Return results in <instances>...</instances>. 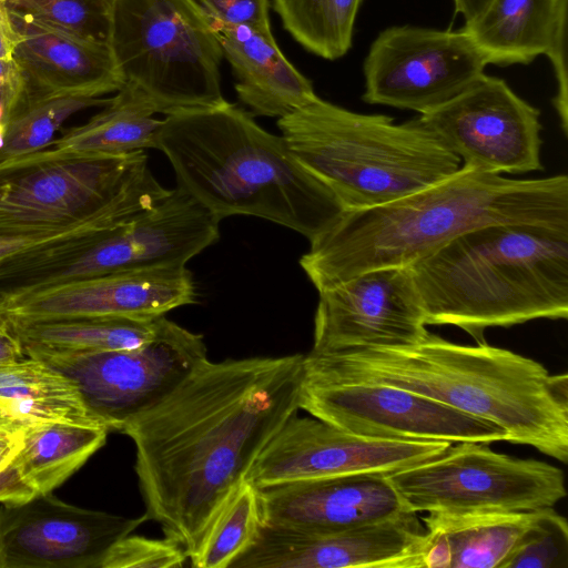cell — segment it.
I'll use <instances>...</instances> for the list:
<instances>
[{
    "mask_svg": "<svg viewBox=\"0 0 568 568\" xmlns=\"http://www.w3.org/2000/svg\"><path fill=\"white\" fill-rule=\"evenodd\" d=\"M34 358L72 379L90 414L121 433L209 361L203 336L164 315L152 338L138 347Z\"/></svg>",
    "mask_w": 568,
    "mask_h": 568,
    "instance_id": "30bf717a",
    "label": "cell"
},
{
    "mask_svg": "<svg viewBox=\"0 0 568 568\" xmlns=\"http://www.w3.org/2000/svg\"><path fill=\"white\" fill-rule=\"evenodd\" d=\"M142 211L141 205H121L58 231L26 236L0 235V296L6 298L24 291L81 255L106 231Z\"/></svg>",
    "mask_w": 568,
    "mask_h": 568,
    "instance_id": "603a6c76",
    "label": "cell"
},
{
    "mask_svg": "<svg viewBox=\"0 0 568 568\" xmlns=\"http://www.w3.org/2000/svg\"><path fill=\"white\" fill-rule=\"evenodd\" d=\"M109 100L75 92L23 93L4 118L0 162L48 148L69 118Z\"/></svg>",
    "mask_w": 568,
    "mask_h": 568,
    "instance_id": "f546056e",
    "label": "cell"
},
{
    "mask_svg": "<svg viewBox=\"0 0 568 568\" xmlns=\"http://www.w3.org/2000/svg\"><path fill=\"white\" fill-rule=\"evenodd\" d=\"M211 19L272 33L270 0H193Z\"/></svg>",
    "mask_w": 568,
    "mask_h": 568,
    "instance_id": "d590c367",
    "label": "cell"
},
{
    "mask_svg": "<svg viewBox=\"0 0 568 568\" xmlns=\"http://www.w3.org/2000/svg\"><path fill=\"white\" fill-rule=\"evenodd\" d=\"M490 224L568 225V178L517 180L462 164L394 201L344 211L300 258L320 290L366 271L408 266L465 232Z\"/></svg>",
    "mask_w": 568,
    "mask_h": 568,
    "instance_id": "3957f363",
    "label": "cell"
},
{
    "mask_svg": "<svg viewBox=\"0 0 568 568\" xmlns=\"http://www.w3.org/2000/svg\"><path fill=\"white\" fill-rule=\"evenodd\" d=\"M148 518L80 508L50 494L0 507V568H101Z\"/></svg>",
    "mask_w": 568,
    "mask_h": 568,
    "instance_id": "e0dca14e",
    "label": "cell"
},
{
    "mask_svg": "<svg viewBox=\"0 0 568 568\" xmlns=\"http://www.w3.org/2000/svg\"><path fill=\"white\" fill-rule=\"evenodd\" d=\"M426 325L485 343L489 327L568 317V225L490 224L408 265Z\"/></svg>",
    "mask_w": 568,
    "mask_h": 568,
    "instance_id": "5b68a950",
    "label": "cell"
},
{
    "mask_svg": "<svg viewBox=\"0 0 568 568\" xmlns=\"http://www.w3.org/2000/svg\"><path fill=\"white\" fill-rule=\"evenodd\" d=\"M419 118L463 164L497 174L544 169L540 111L500 78L484 73Z\"/></svg>",
    "mask_w": 568,
    "mask_h": 568,
    "instance_id": "4fadbf2b",
    "label": "cell"
},
{
    "mask_svg": "<svg viewBox=\"0 0 568 568\" xmlns=\"http://www.w3.org/2000/svg\"><path fill=\"white\" fill-rule=\"evenodd\" d=\"M156 149L169 159L178 186L220 221L255 216L312 241L345 211L282 135L267 132L226 100L166 115Z\"/></svg>",
    "mask_w": 568,
    "mask_h": 568,
    "instance_id": "277c9868",
    "label": "cell"
},
{
    "mask_svg": "<svg viewBox=\"0 0 568 568\" xmlns=\"http://www.w3.org/2000/svg\"><path fill=\"white\" fill-rule=\"evenodd\" d=\"M103 426L64 422L33 424L20 429L12 459L38 494H51L106 442Z\"/></svg>",
    "mask_w": 568,
    "mask_h": 568,
    "instance_id": "4316f807",
    "label": "cell"
},
{
    "mask_svg": "<svg viewBox=\"0 0 568 568\" xmlns=\"http://www.w3.org/2000/svg\"><path fill=\"white\" fill-rule=\"evenodd\" d=\"M265 526L337 532L410 511L386 474L293 481L260 489Z\"/></svg>",
    "mask_w": 568,
    "mask_h": 568,
    "instance_id": "ffe728a7",
    "label": "cell"
},
{
    "mask_svg": "<svg viewBox=\"0 0 568 568\" xmlns=\"http://www.w3.org/2000/svg\"><path fill=\"white\" fill-rule=\"evenodd\" d=\"M364 0H272L283 27L307 51L326 60L345 55Z\"/></svg>",
    "mask_w": 568,
    "mask_h": 568,
    "instance_id": "4dcf8cb0",
    "label": "cell"
},
{
    "mask_svg": "<svg viewBox=\"0 0 568 568\" xmlns=\"http://www.w3.org/2000/svg\"><path fill=\"white\" fill-rule=\"evenodd\" d=\"M197 293L185 265L114 272L6 297L11 321L79 317L154 318L193 304Z\"/></svg>",
    "mask_w": 568,
    "mask_h": 568,
    "instance_id": "d6986e66",
    "label": "cell"
},
{
    "mask_svg": "<svg viewBox=\"0 0 568 568\" xmlns=\"http://www.w3.org/2000/svg\"><path fill=\"white\" fill-rule=\"evenodd\" d=\"M489 0H454L455 10L460 13L465 22L476 17Z\"/></svg>",
    "mask_w": 568,
    "mask_h": 568,
    "instance_id": "b9f144b4",
    "label": "cell"
},
{
    "mask_svg": "<svg viewBox=\"0 0 568 568\" xmlns=\"http://www.w3.org/2000/svg\"><path fill=\"white\" fill-rule=\"evenodd\" d=\"M549 58L556 82L557 92L552 103L560 120L565 135L568 134V73H567V9L559 18L550 45L546 52Z\"/></svg>",
    "mask_w": 568,
    "mask_h": 568,
    "instance_id": "8d00e7d4",
    "label": "cell"
},
{
    "mask_svg": "<svg viewBox=\"0 0 568 568\" xmlns=\"http://www.w3.org/2000/svg\"><path fill=\"white\" fill-rule=\"evenodd\" d=\"M405 506L422 511H528L566 497L562 470L537 459L460 442L442 455L387 475Z\"/></svg>",
    "mask_w": 568,
    "mask_h": 568,
    "instance_id": "9c48e42d",
    "label": "cell"
},
{
    "mask_svg": "<svg viewBox=\"0 0 568 568\" xmlns=\"http://www.w3.org/2000/svg\"><path fill=\"white\" fill-rule=\"evenodd\" d=\"M132 87L124 84L87 122L68 128L49 146L63 152L121 155L156 149L162 120Z\"/></svg>",
    "mask_w": 568,
    "mask_h": 568,
    "instance_id": "83f0119b",
    "label": "cell"
},
{
    "mask_svg": "<svg viewBox=\"0 0 568 568\" xmlns=\"http://www.w3.org/2000/svg\"><path fill=\"white\" fill-rule=\"evenodd\" d=\"M115 0H8L13 19L109 43Z\"/></svg>",
    "mask_w": 568,
    "mask_h": 568,
    "instance_id": "d6a6232c",
    "label": "cell"
},
{
    "mask_svg": "<svg viewBox=\"0 0 568 568\" xmlns=\"http://www.w3.org/2000/svg\"><path fill=\"white\" fill-rule=\"evenodd\" d=\"M20 443L19 430H0V450H8L18 447Z\"/></svg>",
    "mask_w": 568,
    "mask_h": 568,
    "instance_id": "7bdbcfd3",
    "label": "cell"
},
{
    "mask_svg": "<svg viewBox=\"0 0 568 568\" xmlns=\"http://www.w3.org/2000/svg\"><path fill=\"white\" fill-rule=\"evenodd\" d=\"M159 317H79L31 322L8 320L24 354L41 357L138 347L152 338Z\"/></svg>",
    "mask_w": 568,
    "mask_h": 568,
    "instance_id": "484cf974",
    "label": "cell"
},
{
    "mask_svg": "<svg viewBox=\"0 0 568 568\" xmlns=\"http://www.w3.org/2000/svg\"><path fill=\"white\" fill-rule=\"evenodd\" d=\"M23 91V78L14 59H0V103L4 108V118L18 103Z\"/></svg>",
    "mask_w": 568,
    "mask_h": 568,
    "instance_id": "f35d334b",
    "label": "cell"
},
{
    "mask_svg": "<svg viewBox=\"0 0 568 568\" xmlns=\"http://www.w3.org/2000/svg\"><path fill=\"white\" fill-rule=\"evenodd\" d=\"M317 292L312 353L409 346L428 333L408 266L366 271Z\"/></svg>",
    "mask_w": 568,
    "mask_h": 568,
    "instance_id": "2e32d148",
    "label": "cell"
},
{
    "mask_svg": "<svg viewBox=\"0 0 568 568\" xmlns=\"http://www.w3.org/2000/svg\"><path fill=\"white\" fill-rule=\"evenodd\" d=\"M8 0H0V4H6Z\"/></svg>",
    "mask_w": 568,
    "mask_h": 568,
    "instance_id": "c3c4849f",
    "label": "cell"
},
{
    "mask_svg": "<svg viewBox=\"0 0 568 568\" xmlns=\"http://www.w3.org/2000/svg\"><path fill=\"white\" fill-rule=\"evenodd\" d=\"M21 427L0 408V430H19Z\"/></svg>",
    "mask_w": 568,
    "mask_h": 568,
    "instance_id": "ee69618b",
    "label": "cell"
},
{
    "mask_svg": "<svg viewBox=\"0 0 568 568\" xmlns=\"http://www.w3.org/2000/svg\"><path fill=\"white\" fill-rule=\"evenodd\" d=\"M207 19L236 78L237 97L252 114L281 119L318 98L272 33Z\"/></svg>",
    "mask_w": 568,
    "mask_h": 568,
    "instance_id": "7402d4cb",
    "label": "cell"
},
{
    "mask_svg": "<svg viewBox=\"0 0 568 568\" xmlns=\"http://www.w3.org/2000/svg\"><path fill=\"white\" fill-rule=\"evenodd\" d=\"M169 193L145 151L106 155L48 146L0 162V235L58 231L106 209L154 206Z\"/></svg>",
    "mask_w": 568,
    "mask_h": 568,
    "instance_id": "52a82bcc",
    "label": "cell"
},
{
    "mask_svg": "<svg viewBox=\"0 0 568 568\" xmlns=\"http://www.w3.org/2000/svg\"><path fill=\"white\" fill-rule=\"evenodd\" d=\"M500 568H568V523L552 507L540 508Z\"/></svg>",
    "mask_w": 568,
    "mask_h": 568,
    "instance_id": "836d02e7",
    "label": "cell"
},
{
    "mask_svg": "<svg viewBox=\"0 0 568 568\" xmlns=\"http://www.w3.org/2000/svg\"><path fill=\"white\" fill-rule=\"evenodd\" d=\"M298 405L311 416L363 437L452 444L508 440L506 430L489 420L392 385L302 376Z\"/></svg>",
    "mask_w": 568,
    "mask_h": 568,
    "instance_id": "7c38bea8",
    "label": "cell"
},
{
    "mask_svg": "<svg viewBox=\"0 0 568 568\" xmlns=\"http://www.w3.org/2000/svg\"><path fill=\"white\" fill-rule=\"evenodd\" d=\"M452 443L354 435L315 417L292 416L248 473L258 489L356 474H390L442 455Z\"/></svg>",
    "mask_w": 568,
    "mask_h": 568,
    "instance_id": "5bb4252c",
    "label": "cell"
},
{
    "mask_svg": "<svg viewBox=\"0 0 568 568\" xmlns=\"http://www.w3.org/2000/svg\"><path fill=\"white\" fill-rule=\"evenodd\" d=\"M303 378L402 387L489 420L513 444L568 460V377L509 349L449 342L428 332L402 347L304 355Z\"/></svg>",
    "mask_w": 568,
    "mask_h": 568,
    "instance_id": "7a4b0ae2",
    "label": "cell"
},
{
    "mask_svg": "<svg viewBox=\"0 0 568 568\" xmlns=\"http://www.w3.org/2000/svg\"><path fill=\"white\" fill-rule=\"evenodd\" d=\"M219 224L176 186L155 206L113 226L73 261L14 295L108 273L185 265L219 240Z\"/></svg>",
    "mask_w": 568,
    "mask_h": 568,
    "instance_id": "9a60e30c",
    "label": "cell"
},
{
    "mask_svg": "<svg viewBox=\"0 0 568 568\" xmlns=\"http://www.w3.org/2000/svg\"><path fill=\"white\" fill-rule=\"evenodd\" d=\"M13 20L21 33L13 59L23 78V93L75 92L101 98L124 85L109 43Z\"/></svg>",
    "mask_w": 568,
    "mask_h": 568,
    "instance_id": "44dd1931",
    "label": "cell"
},
{
    "mask_svg": "<svg viewBox=\"0 0 568 568\" xmlns=\"http://www.w3.org/2000/svg\"><path fill=\"white\" fill-rule=\"evenodd\" d=\"M425 541L415 511L331 534L264 526L231 568H423Z\"/></svg>",
    "mask_w": 568,
    "mask_h": 568,
    "instance_id": "ac0fdd59",
    "label": "cell"
},
{
    "mask_svg": "<svg viewBox=\"0 0 568 568\" xmlns=\"http://www.w3.org/2000/svg\"><path fill=\"white\" fill-rule=\"evenodd\" d=\"M1 468V467H0Z\"/></svg>",
    "mask_w": 568,
    "mask_h": 568,
    "instance_id": "681fc988",
    "label": "cell"
},
{
    "mask_svg": "<svg viewBox=\"0 0 568 568\" xmlns=\"http://www.w3.org/2000/svg\"><path fill=\"white\" fill-rule=\"evenodd\" d=\"M0 408L21 428L50 422L102 426L72 379L31 356L0 366Z\"/></svg>",
    "mask_w": 568,
    "mask_h": 568,
    "instance_id": "d4e9b609",
    "label": "cell"
},
{
    "mask_svg": "<svg viewBox=\"0 0 568 568\" xmlns=\"http://www.w3.org/2000/svg\"><path fill=\"white\" fill-rule=\"evenodd\" d=\"M264 526L260 489L245 480L215 520L192 567L231 568L256 542Z\"/></svg>",
    "mask_w": 568,
    "mask_h": 568,
    "instance_id": "1f68e13d",
    "label": "cell"
},
{
    "mask_svg": "<svg viewBox=\"0 0 568 568\" xmlns=\"http://www.w3.org/2000/svg\"><path fill=\"white\" fill-rule=\"evenodd\" d=\"M26 357L20 339L16 335L6 312L0 313V366Z\"/></svg>",
    "mask_w": 568,
    "mask_h": 568,
    "instance_id": "ab89813d",
    "label": "cell"
},
{
    "mask_svg": "<svg viewBox=\"0 0 568 568\" xmlns=\"http://www.w3.org/2000/svg\"><path fill=\"white\" fill-rule=\"evenodd\" d=\"M277 126L293 155L345 211L394 201L462 166L420 118L395 123L317 98L278 119Z\"/></svg>",
    "mask_w": 568,
    "mask_h": 568,
    "instance_id": "8992f818",
    "label": "cell"
},
{
    "mask_svg": "<svg viewBox=\"0 0 568 568\" xmlns=\"http://www.w3.org/2000/svg\"><path fill=\"white\" fill-rule=\"evenodd\" d=\"M568 0H489L464 31L487 64H528L546 54Z\"/></svg>",
    "mask_w": 568,
    "mask_h": 568,
    "instance_id": "cb8c5ba5",
    "label": "cell"
},
{
    "mask_svg": "<svg viewBox=\"0 0 568 568\" xmlns=\"http://www.w3.org/2000/svg\"><path fill=\"white\" fill-rule=\"evenodd\" d=\"M36 495L37 490L22 477L12 458L0 468L1 504H21Z\"/></svg>",
    "mask_w": 568,
    "mask_h": 568,
    "instance_id": "74e56055",
    "label": "cell"
},
{
    "mask_svg": "<svg viewBox=\"0 0 568 568\" xmlns=\"http://www.w3.org/2000/svg\"><path fill=\"white\" fill-rule=\"evenodd\" d=\"M537 510L429 511L422 521L446 537L450 568H500Z\"/></svg>",
    "mask_w": 568,
    "mask_h": 568,
    "instance_id": "f1b7e54d",
    "label": "cell"
},
{
    "mask_svg": "<svg viewBox=\"0 0 568 568\" xmlns=\"http://www.w3.org/2000/svg\"><path fill=\"white\" fill-rule=\"evenodd\" d=\"M18 447L8 450H0V467L6 465L12 458Z\"/></svg>",
    "mask_w": 568,
    "mask_h": 568,
    "instance_id": "f6af8a7d",
    "label": "cell"
},
{
    "mask_svg": "<svg viewBox=\"0 0 568 568\" xmlns=\"http://www.w3.org/2000/svg\"><path fill=\"white\" fill-rule=\"evenodd\" d=\"M6 307H7V300L4 297L0 296V313L6 312Z\"/></svg>",
    "mask_w": 568,
    "mask_h": 568,
    "instance_id": "7dc6e473",
    "label": "cell"
},
{
    "mask_svg": "<svg viewBox=\"0 0 568 568\" xmlns=\"http://www.w3.org/2000/svg\"><path fill=\"white\" fill-rule=\"evenodd\" d=\"M21 33L6 4H0V59L12 60Z\"/></svg>",
    "mask_w": 568,
    "mask_h": 568,
    "instance_id": "60d3db41",
    "label": "cell"
},
{
    "mask_svg": "<svg viewBox=\"0 0 568 568\" xmlns=\"http://www.w3.org/2000/svg\"><path fill=\"white\" fill-rule=\"evenodd\" d=\"M4 133H6V125H4V123H1L0 124V148L3 145Z\"/></svg>",
    "mask_w": 568,
    "mask_h": 568,
    "instance_id": "bcb514c9",
    "label": "cell"
},
{
    "mask_svg": "<svg viewBox=\"0 0 568 568\" xmlns=\"http://www.w3.org/2000/svg\"><path fill=\"white\" fill-rule=\"evenodd\" d=\"M189 557L174 540L129 534L106 552L101 568H180Z\"/></svg>",
    "mask_w": 568,
    "mask_h": 568,
    "instance_id": "e575fe53",
    "label": "cell"
},
{
    "mask_svg": "<svg viewBox=\"0 0 568 568\" xmlns=\"http://www.w3.org/2000/svg\"><path fill=\"white\" fill-rule=\"evenodd\" d=\"M304 355L206 361L122 430L148 520L193 560L268 442L300 409Z\"/></svg>",
    "mask_w": 568,
    "mask_h": 568,
    "instance_id": "6da1fadb",
    "label": "cell"
},
{
    "mask_svg": "<svg viewBox=\"0 0 568 568\" xmlns=\"http://www.w3.org/2000/svg\"><path fill=\"white\" fill-rule=\"evenodd\" d=\"M486 65L464 29L389 27L375 38L364 59L362 99L424 114L469 88Z\"/></svg>",
    "mask_w": 568,
    "mask_h": 568,
    "instance_id": "8fae6325",
    "label": "cell"
},
{
    "mask_svg": "<svg viewBox=\"0 0 568 568\" xmlns=\"http://www.w3.org/2000/svg\"><path fill=\"white\" fill-rule=\"evenodd\" d=\"M124 84L154 113L213 106L223 52L193 0H115L109 41Z\"/></svg>",
    "mask_w": 568,
    "mask_h": 568,
    "instance_id": "ba28073f",
    "label": "cell"
}]
</instances>
